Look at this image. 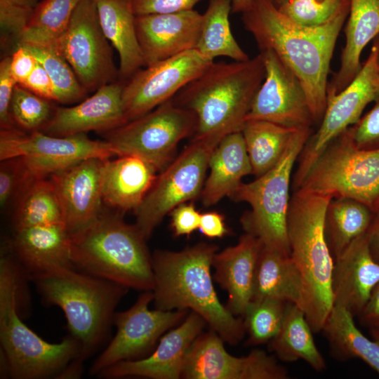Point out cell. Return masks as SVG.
Returning <instances> with one entry per match:
<instances>
[{"instance_id":"cell-1","label":"cell","mask_w":379,"mask_h":379,"mask_svg":"<svg viewBox=\"0 0 379 379\" xmlns=\"http://www.w3.org/2000/svg\"><path fill=\"white\" fill-rule=\"evenodd\" d=\"M349 10L350 1L318 26L292 20L268 0H254L252 7L241 13L244 26L260 51H272L299 79L314 123L321 121L326 107L331 60Z\"/></svg>"},{"instance_id":"cell-2","label":"cell","mask_w":379,"mask_h":379,"mask_svg":"<svg viewBox=\"0 0 379 379\" xmlns=\"http://www.w3.org/2000/svg\"><path fill=\"white\" fill-rule=\"evenodd\" d=\"M216 245L198 243L180 251L157 250L152 255L153 302L161 310H190L200 315L226 343L244 334V320L220 301L211 274Z\"/></svg>"},{"instance_id":"cell-3","label":"cell","mask_w":379,"mask_h":379,"mask_svg":"<svg viewBox=\"0 0 379 379\" xmlns=\"http://www.w3.org/2000/svg\"><path fill=\"white\" fill-rule=\"evenodd\" d=\"M332 198L295 190L287 217L289 257L299 281V307L313 332L322 331L333 307L334 258L325 232V214Z\"/></svg>"},{"instance_id":"cell-4","label":"cell","mask_w":379,"mask_h":379,"mask_svg":"<svg viewBox=\"0 0 379 379\" xmlns=\"http://www.w3.org/2000/svg\"><path fill=\"white\" fill-rule=\"evenodd\" d=\"M265 74L260 53L245 61L213 62L172 99L195 114L193 138L222 139L241 131Z\"/></svg>"},{"instance_id":"cell-5","label":"cell","mask_w":379,"mask_h":379,"mask_svg":"<svg viewBox=\"0 0 379 379\" xmlns=\"http://www.w3.org/2000/svg\"><path fill=\"white\" fill-rule=\"evenodd\" d=\"M27 278L13 258L0 259L1 378L42 379L58 376L77 362L81 346L71 335L59 343L45 341L20 317L22 279Z\"/></svg>"},{"instance_id":"cell-6","label":"cell","mask_w":379,"mask_h":379,"mask_svg":"<svg viewBox=\"0 0 379 379\" xmlns=\"http://www.w3.org/2000/svg\"><path fill=\"white\" fill-rule=\"evenodd\" d=\"M29 280L44 303L63 311L71 335L80 344L78 364L82 366L107 338L115 308L128 288L69 267L54 269Z\"/></svg>"},{"instance_id":"cell-7","label":"cell","mask_w":379,"mask_h":379,"mask_svg":"<svg viewBox=\"0 0 379 379\" xmlns=\"http://www.w3.org/2000/svg\"><path fill=\"white\" fill-rule=\"evenodd\" d=\"M71 238L77 270L128 288L152 291V256L135 225L102 212L93 225Z\"/></svg>"},{"instance_id":"cell-8","label":"cell","mask_w":379,"mask_h":379,"mask_svg":"<svg viewBox=\"0 0 379 379\" xmlns=\"http://www.w3.org/2000/svg\"><path fill=\"white\" fill-rule=\"evenodd\" d=\"M311 133L310 127L297 129L277 164L254 180L241 182L230 197L251 206L240 220L245 232L288 256L287 217L292 171Z\"/></svg>"},{"instance_id":"cell-9","label":"cell","mask_w":379,"mask_h":379,"mask_svg":"<svg viewBox=\"0 0 379 379\" xmlns=\"http://www.w3.org/2000/svg\"><path fill=\"white\" fill-rule=\"evenodd\" d=\"M297 190L379 206V149H358L347 128L324 149Z\"/></svg>"},{"instance_id":"cell-10","label":"cell","mask_w":379,"mask_h":379,"mask_svg":"<svg viewBox=\"0 0 379 379\" xmlns=\"http://www.w3.org/2000/svg\"><path fill=\"white\" fill-rule=\"evenodd\" d=\"M222 139L193 138L184 150L157 175L140 205L135 225L147 239L176 206L201 196L211 155Z\"/></svg>"},{"instance_id":"cell-11","label":"cell","mask_w":379,"mask_h":379,"mask_svg":"<svg viewBox=\"0 0 379 379\" xmlns=\"http://www.w3.org/2000/svg\"><path fill=\"white\" fill-rule=\"evenodd\" d=\"M117 157L107 141L94 140L86 133L54 136L41 131L20 128L1 131L0 160L18 158L25 185L90 158Z\"/></svg>"},{"instance_id":"cell-12","label":"cell","mask_w":379,"mask_h":379,"mask_svg":"<svg viewBox=\"0 0 379 379\" xmlns=\"http://www.w3.org/2000/svg\"><path fill=\"white\" fill-rule=\"evenodd\" d=\"M194 112L170 99L150 112L105 133L117 157L135 155L164 169L174 159L179 142L193 135Z\"/></svg>"},{"instance_id":"cell-13","label":"cell","mask_w":379,"mask_h":379,"mask_svg":"<svg viewBox=\"0 0 379 379\" xmlns=\"http://www.w3.org/2000/svg\"><path fill=\"white\" fill-rule=\"evenodd\" d=\"M377 44L371 50L354 79L340 93L328 98L318 130L311 134L299 155L293 177L296 190L326 146L342 132L356 124L368 104L379 92V74L376 62Z\"/></svg>"},{"instance_id":"cell-14","label":"cell","mask_w":379,"mask_h":379,"mask_svg":"<svg viewBox=\"0 0 379 379\" xmlns=\"http://www.w3.org/2000/svg\"><path fill=\"white\" fill-rule=\"evenodd\" d=\"M52 46L67 61L87 91L114 82L119 74L95 0L80 1L65 32Z\"/></svg>"},{"instance_id":"cell-15","label":"cell","mask_w":379,"mask_h":379,"mask_svg":"<svg viewBox=\"0 0 379 379\" xmlns=\"http://www.w3.org/2000/svg\"><path fill=\"white\" fill-rule=\"evenodd\" d=\"M152 291H143L128 310L115 312L113 324L117 333L90 368L98 374L122 361L140 359L152 350L164 333L180 324L187 315L186 310H149Z\"/></svg>"},{"instance_id":"cell-16","label":"cell","mask_w":379,"mask_h":379,"mask_svg":"<svg viewBox=\"0 0 379 379\" xmlns=\"http://www.w3.org/2000/svg\"><path fill=\"white\" fill-rule=\"evenodd\" d=\"M213 62L193 49L136 72L123 87L122 101L127 122L173 98Z\"/></svg>"},{"instance_id":"cell-17","label":"cell","mask_w":379,"mask_h":379,"mask_svg":"<svg viewBox=\"0 0 379 379\" xmlns=\"http://www.w3.org/2000/svg\"><path fill=\"white\" fill-rule=\"evenodd\" d=\"M224 340L213 330L201 333L189 348L181 378L287 379L286 369L265 352L254 350L237 357L227 352Z\"/></svg>"},{"instance_id":"cell-18","label":"cell","mask_w":379,"mask_h":379,"mask_svg":"<svg viewBox=\"0 0 379 379\" xmlns=\"http://www.w3.org/2000/svg\"><path fill=\"white\" fill-rule=\"evenodd\" d=\"M265 74L246 117L293 128L314 123L305 91L295 74L271 51H261Z\"/></svg>"},{"instance_id":"cell-19","label":"cell","mask_w":379,"mask_h":379,"mask_svg":"<svg viewBox=\"0 0 379 379\" xmlns=\"http://www.w3.org/2000/svg\"><path fill=\"white\" fill-rule=\"evenodd\" d=\"M107 159H84L51 174L63 222L71 237L93 225L101 215L102 180Z\"/></svg>"},{"instance_id":"cell-20","label":"cell","mask_w":379,"mask_h":379,"mask_svg":"<svg viewBox=\"0 0 379 379\" xmlns=\"http://www.w3.org/2000/svg\"><path fill=\"white\" fill-rule=\"evenodd\" d=\"M204 319L191 311L178 326L161 336L154 351L135 360L119 361L100 372L105 378L142 377L152 379L181 378L187 352L202 333Z\"/></svg>"},{"instance_id":"cell-21","label":"cell","mask_w":379,"mask_h":379,"mask_svg":"<svg viewBox=\"0 0 379 379\" xmlns=\"http://www.w3.org/2000/svg\"><path fill=\"white\" fill-rule=\"evenodd\" d=\"M202 14L192 9L135 15L138 44L145 67L196 48Z\"/></svg>"},{"instance_id":"cell-22","label":"cell","mask_w":379,"mask_h":379,"mask_svg":"<svg viewBox=\"0 0 379 379\" xmlns=\"http://www.w3.org/2000/svg\"><path fill=\"white\" fill-rule=\"evenodd\" d=\"M124 86L110 83L97 89L79 104L55 108L39 131L54 136H67L95 131L106 133L127 122L122 101Z\"/></svg>"},{"instance_id":"cell-23","label":"cell","mask_w":379,"mask_h":379,"mask_svg":"<svg viewBox=\"0 0 379 379\" xmlns=\"http://www.w3.org/2000/svg\"><path fill=\"white\" fill-rule=\"evenodd\" d=\"M11 247L15 262L29 280L54 269L75 268L72 238L63 223L15 229Z\"/></svg>"},{"instance_id":"cell-24","label":"cell","mask_w":379,"mask_h":379,"mask_svg":"<svg viewBox=\"0 0 379 379\" xmlns=\"http://www.w3.org/2000/svg\"><path fill=\"white\" fill-rule=\"evenodd\" d=\"M378 283L379 264L370 253L366 232L334 260L333 305L359 315Z\"/></svg>"},{"instance_id":"cell-25","label":"cell","mask_w":379,"mask_h":379,"mask_svg":"<svg viewBox=\"0 0 379 379\" xmlns=\"http://www.w3.org/2000/svg\"><path fill=\"white\" fill-rule=\"evenodd\" d=\"M262 246L259 239L245 232L237 244L213 256V278L227 293L226 307L235 316H243L253 299L255 269Z\"/></svg>"},{"instance_id":"cell-26","label":"cell","mask_w":379,"mask_h":379,"mask_svg":"<svg viewBox=\"0 0 379 379\" xmlns=\"http://www.w3.org/2000/svg\"><path fill=\"white\" fill-rule=\"evenodd\" d=\"M157 172L153 165L138 156L107 159L102 180L103 203L119 211H134L153 185Z\"/></svg>"},{"instance_id":"cell-27","label":"cell","mask_w":379,"mask_h":379,"mask_svg":"<svg viewBox=\"0 0 379 379\" xmlns=\"http://www.w3.org/2000/svg\"><path fill=\"white\" fill-rule=\"evenodd\" d=\"M345 44L340 65L327 86V99L343 90L357 76L364 48L379 35V0H350Z\"/></svg>"},{"instance_id":"cell-28","label":"cell","mask_w":379,"mask_h":379,"mask_svg":"<svg viewBox=\"0 0 379 379\" xmlns=\"http://www.w3.org/2000/svg\"><path fill=\"white\" fill-rule=\"evenodd\" d=\"M209 174L201 194L202 204L208 207L225 197H231L252 173L251 165L241 131L224 137L213 151L208 163Z\"/></svg>"},{"instance_id":"cell-29","label":"cell","mask_w":379,"mask_h":379,"mask_svg":"<svg viewBox=\"0 0 379 379\" xmlns=\"http://www.w3.org/2000/svg\"><path fill=\"white\" fill-rule=\"evenodd\" d=\"M95 1L102 29L119 54V75L128 80L145 67L137 38L132 0Z\"/></svg>"},{"instance_id":"cell-30","label":"cell","mask_w":379,"mask_h":379,"mask_svg":"<svg viewBox=\"0 0 379 379\" xmlns=\"http://www.w3.org/2000/svg\"><path fill=\"white\" fill-rule=\"evenodd\" d=\"M312 332L301 308L287 302L282 326L270 342V349L283 361L303 360L314 370L322 371L326 362L314 343Z\"/></svg>"},{"instance_id":"cell-31","label":"cell","mask_w":379,"mask_h":379,"mask_svg":"<svg viewBox=\"0 0 379 379\" xmlns=\"http://www.w3.org/2000/svg\"><path fill=\"white\" fill-rule=\"evenodd\" d=\"M272 298L299 307L300 284L290 257L262 246L257 262L253 299ZM252 299V300H253Z\"/></svg>"},{"instance_id":"cell-32","label":"cell","mask_w":379,"mask_h":379,"mask_svg":"<svg viewBox=\"0 0 379 379\" xmlns=\"http://www.w3.org/2000/svg\"><path fill=\"white\" fill-rule=\"evenodd\" d=\"M353 317L344 307L333 305L322 329L331 352L340 359L359 358L379 374V342L366 337Z\"/></svg>"},{"instance_id":"cell-33","label":"cell","mask_w":379,"mask_h":379,"mask_svg":"<svg viewBox=\"0 0 379 379\" xmlns=\"http://www.w3.org/2000/svg\"><path fill=\"white\" fill-rule=\"evenodd\" d=\"M375 213L366 204L350 198H333L325 214V232L333 257L338 258L368 230Z\"/></svg>"},{"instance_id":"cell-34","label":"cell","mask_w":379,"mask_h":379,"mask_svg":"<svg viewBox=\"0 0 379 379\" xmlns=\"http://www.w3.org/2000/svg\"><path fill=\"white\" fill-rule=\"evenodd\" d=\"M232 0H209L202 14L199 40L196 50L206 58L214 61L224 56L234 61L249 59L234 39L230 28L229 16Z\"/></svg>"},{"instance_id":"cell-35","label":"cell","mask_w":379,"mask_h":379,"mask_svg":"<svg viewBox=\"0 0 379 379\" xmlns=\"http://www.w3.org/2000/svg\"><path fill=\"white\" fill-rule=\"evenodd\" d=\"M297 129L263 120H246L241 132L251 165V174L258 178L274 166Z\"/></svg>"},{"instance_id":"cell-36","label":"cell","mask_w":379,"mask_h":379,"mask_svg":"<svg viewBox=\"0 0 379 379\" xmlns=\"http://www.w3.org/2000/svg\"><path fill=\"white\" fill-rule=\"evenodd\" d=\"M81 0H43L18 36V44L53 46L64 34Z\"/></svg>"},{"instance_id":"cell-37","label":"cell","mask_w":379,"mask_h":379,"mask_svg":"<svg viewBox=\"0 0 379 379\" xmlns=\"http://www.w3.org/2000/svg\"><path fill=\"white\" fill-rule=\"evenodd\" d=\"M28 182L18 197L15 229L63 223L61 206L50 179Z\"/></svg>"},{"instance_id":"cell-38","label":"cell","mask_w":379,"mask_h":379,"mask_svg":"<svg viewBox=\"0 0 379 379\" xmlns=\"http://www.w3.org/2000/svg\"><path fill=\"white\" fill-rule=\"evenodd\" d=\"M43 66L53 84L57 102L69 104L85 98L87 91L65 58L52 46L20 44Z\"/></svg>"},{"instance_id":"cell-39","label":"cell","mask_w":379,"mask_h":379,"mask_svg":"<svg viewBox=\"0 0 379 379\" xmlns=\"http://www.w3.org/2000/svg\"><path fill=\"white\" fill-rule=\"evenodd\" d=\"M287 302L272 298L253 299L244 314L246 345L270 342L282 326Z\"/></svg>"},{"instance_id":"cell-40","label":"cell","mask_w":379,"mask_h":379,"mask_svg":"<svg viewBox=\"0 0 379 379\" xmlns=\"http://www.w3.org/2000/svg\"><path fill=\"white\" fill-rule=\"evenodd\" d=\"M51 100L17 84L11 103V114L16 126L25 131H40L52 117Z\"/></svg>"},{"instance_id":"cell-41","label":"cell","mask_w":379,"mask_h":379,"mask_svg":"<svg viewBox=\"0 0 379 379\" xmlns=\"http://www.w3.org/2000/svg\"><path fill=\"white\" fill-rule=\"evenodd\" d=\"M350 0H286L279 10L292 20L305 26L328 21Z\"/></svg>"},{"instance_id":"cell-42","label":"cell","mask_w":379,"mask_h":379,"mask_svg":"<svg viewBox=\"0 0 379 379\" xmlns=\"http://www.w3.org/2000/svg\"><path fill=\"white\" fill-rule=\"evenodd\" d=\"M39 3V0H0L1 30L18 38Z\"/></svg>"},{"instance_id":"cell-43","label":"cell","mask_w":379,"mask_h":379,"mask_svg":"<svg viewBox=\"0 0 379 379\" xmlns=\"http://www.w3.org/2000/svg\"><path fill=\"white\" fill-rule=\"evenodd\" d=\"M372 108L349 127L355 146L363 150L379 149V92Z\"/></svg>"},{"instance_id":"cell-44","label":"cell","mask_w":379,"mask_h":379,"mask_svg":"<svg viewBox=\"0 0 379 379\" xmlns=\"http://www.w3.org/2000/svg\"><path fill=\"white\" fill-rule=\"evenodd\" d=\"M25 185V178L18 158L1 161L0 206L4 208L11 201L19 196Z\"/></svg>"},{"instance_id":"cell-45","label":"cell","mask_w":379,"mask_h":379,"mask_svg":"<svg viewBox=\"0 0 379 379\" xmlns=\"http://www.w3.org/2000/svg\"><path fill=\"white\" fill-rule=\"evenodd\" d=\"M11 57H6L0 62V127L1 131L18 128L11 114V103L14 89L18 83L10 68Z\"/></svg>"},{"instance_id":"cell-46","label":"cell","mask_w":379,"mask_h":379,"mask_svg":"<svg viewBox=\"0 0 379 379\" xmlns=\"http://www.w3.org/2000/svg\"><path fill=\"white\" fill-rule=\"evenodd\" d=\"M202 0H132L135 15L192 10Z\"/></svg>"},{"instance_id":"cell-47","label":"cell","mask_w":379,"mask_h":379,"mask_svg":"<svg viewBox=\"0 0 379 379\" xmlns=\"http://www.w3.org/2000/svg\"><path fill=\"white\" fill-rule=\"evenodd\" d=\"M201 214L192 204H182L169 213L171 227L175 237L190 236L199 229Z\"/></svg>"},{"instance_id":"cell-48","label":"cell","mask_w":379,"mask_h":379,"mask_svg":"<svg viewBox=\"0 0 379 379\" xmlns=\"http://www.w3.org/2000/svg\"><path fill=\"white\" fill-rule=\"evenodd\" d=\"M19 85L44 98L57 102L52 81L46 69L39 62L29 77Z\"/></svg>"},{"instance_id":"cell-49","label":"cell","mask_w":379,"mask_h":379,"mask_svg":"<svg viewBox=\"0 0 379 379\" xmlns=\"http://www.w3.org/2000/svg\"><path fill=\"white\" fill-rule=\"evenodd\" d=\"M34 56L23 46L18 44L11 57L10 68L18 84H21L37 64Z\"/></svg>"},{"instance_id":"cell-50","label":"cell","mask_w":379,"mask_h":379,"mask_svg":"<svg viewBox=\"0 0 379 379\" xmlns=\"http://www.w3.org/2000/svg\"><path fill=\"white\" fill-rule=\"evenodd\" d=\"M199 230L210 239L222 238L230 233L224 216L213 211L201 214Z\"/></svg>"},{"instance_id":"cell-51","label":"cell","mask_w":379,"mask_h":379,"mask_svg":"<svg viewBox=\"0 0 379 379\" xmlns=\"http://www.w3.org/2000/svg\"><path fill=\"white\" fill-rule=\"evenodd\" d=\"M361 324L371 329H379V283L359 314Z\"/></svg>"},{"instance_id":"cell-52","label":"cell","mask_w":379,"mask_h":379,"mask_svg":"<svg viewBox=\"0 0 379 379\" xmlns=\"http://www.w3.org/2000/svg\"><path fill=\"white\" fill-rule=\"evenodd\" d=\"M366 235L370 253L375 261L379 264V211L375 213Z\"/></svg>"},{"instance_id":"cell-53","label":"cell","mask_w":379,"mask_h":379,"mask_svg":"<svg viewBox=\"0 0 379 379\" xmlns=\"http://www.w3.org/2000/svg\"><path fill=\"white\" fill-rule=\"evenodd\" d=\"M254 0H232V13H243L253 6Z\"/></svg>"},{"instance_id":"cell-54","label":"cell","mask_w":379,"mask_h":379,"mask_svg":"<svg viewBox=\"0 0 379 379\" xmlns=\"http://www.w3.org/2000/svg\"><path fill=\"white\" fill-rule=\"evenodd\" d=\"M373 40H375V41L377 44L376 62H377V67H378V74H379V35L376 36Z\"/></svg>"},{"instance_id":"cell-55","label":"cell","mask_w":379,"mask_h":379,"mask_svg":"<svg viewBox=\"0 0 379 379\" xmlns=\"http://www.w3.org/2000/svg\"><path fill=\"white\" fill-rule=\"evenodd\" d=\"M373 338L379 342V329H371Z\"/></svg>"},{"instance_id":"cell-56","label":"cell","mask_w":379,"mask_h":379,"mask_svg":"<svg viewBox=\"0 0 379 379\" xmlns=\"http://www.w3.org/2000/svg\"><path fill=\"white\" fill-rule=\"evenodd\" d=\"M277 8H279L286 0H268Z\"/></svg>"},{"instance_id":"cell-57","label":"cell","mask_w":379,"mask_h":379,"mask_svg":"<svg viewBox=\"0 0 379 379\" xmlns=\"http://www.w3.org/2000/svg\"><path fill=\"white\" fill-rule=\"evenodd\" d=\"M378 211H379V206H378V210H377V211H376V212H378ZM376 212H375V213H376Z\"/></svg>"}]
</instances>
